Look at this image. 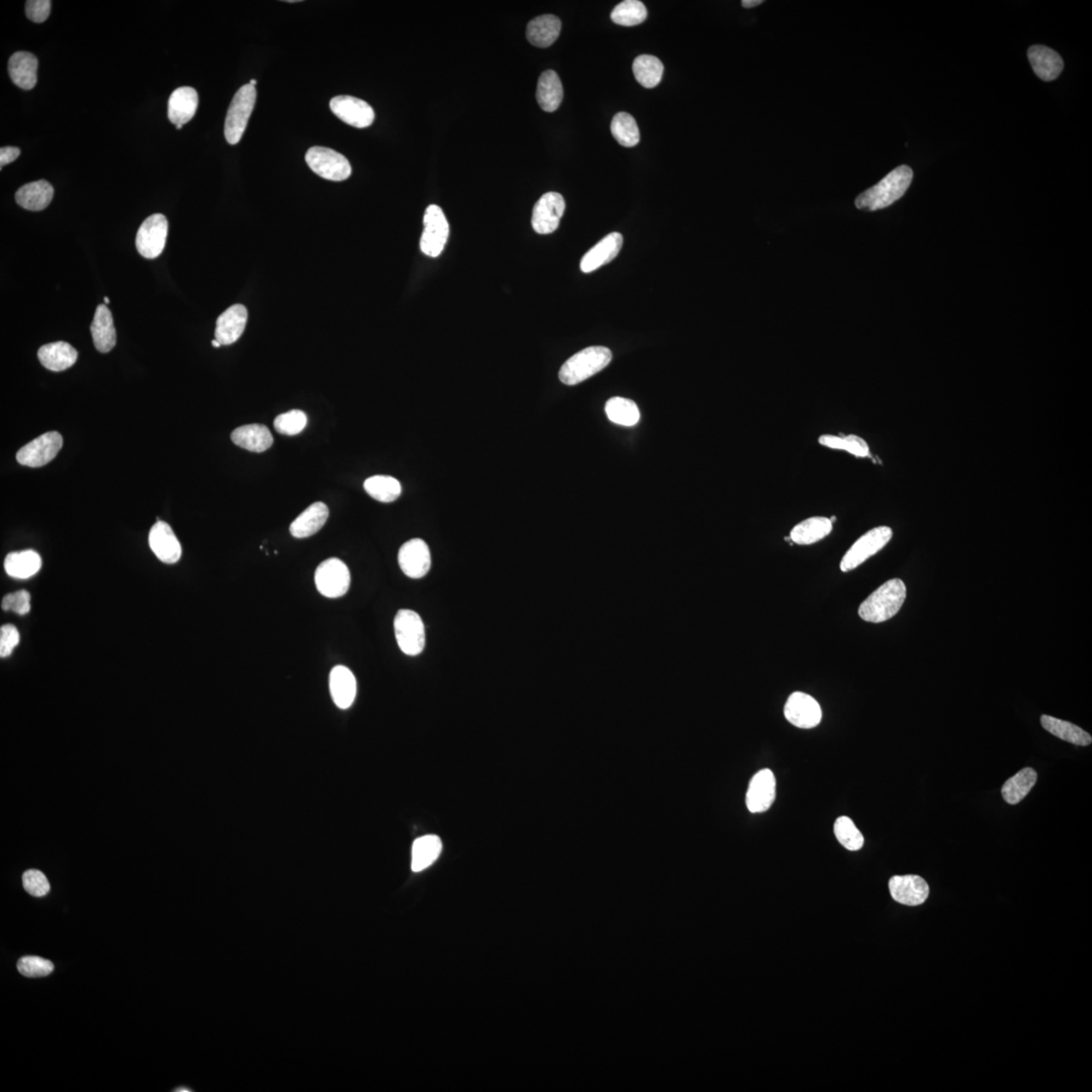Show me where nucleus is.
<instances>
[{"instance_id": "f257e3e1", "label": "nucleus", "mask_w": 1092, "mask_h": 1092, "mask_svg": "<svg viewBox=\"0 0 1092 1092\" xmlns=\"http://www.w3.org/2000/svg\"><path fill=\"white\" fill-rule=\"evenodd\" d=\"M913 179L912 168L907 165H901L887 174L871 189L861 193L857 197L856 207L868 212L889 207L903 197L912 185Z\"/></svg>"}, {"instance_id": "f03ea898", "label": "nucleus", "mask_w": 1092, "mask_h": 1092, "mask_svg": "<svg viewBox=\"0 0 1092 1092\" xmlns=\"http://www.w3.org/2000/svg\"><path fill=\"white\" fill-rule=\"evenodd\" d=\"M906 598V584L901 579H889L862 603L858 616L867 622H887L901 610Z\"/></svg>"}, {"instance_id": "7ed1b4c3", "label": "nucleus", "mask_w": 1092, "mask_h": 1092, "mask_svg": "<svg viewBox=\"0 0 1092 1092\" xmlns=\"http://www.w3.org/2000/svg\"><path fill=\"white\" fill-rule=\"evenodd\" d=\"M612 360V352L604 346L588 347L573 355L561 367L559 377L562 384L574 385L593 377Z\"/></svg>"}, {"instance_id": "20e7f679", "label": "nucleus", "mask_w": 1092, "mask_h": 1092, "mask_svg": "<svg viewBox=\"0 0 1092 1092\" xmlns=\"http://www.w3.org/2000/svg\"><path fill=\"white\" fill-rule=\"evenodd\" d=\"M256 89L248 83L239 89L232 100L225 121V136L228 143L236 145L246 132L250 116L256 104Z\"/></svg>"}, {"instance_id": "39448f33", "label": "nucleus", "mask_w": 1092, "mask_h": 1092, "mask_svg": "<svg viewBox=\"0 0 1092 1092\" xmlns=\"http://www.w3.org/2000/svg\"><path fill=\"white\" fill-rule=\"evenodd\" d=\"M893 537L892 529L889 526H879L864 533L846 551L840 561V571L844 573L854 571L870 557L878 554L885 548Z\"/></svg>"}, {"instance_id": "423d86ee", "label": "nucleus", "mask_w": 1092, "mask_h": 1092, "mask_svg": "<svg viewBox=\"0 0 1092 1092\" xmlns=\"http://www.w3.org/2000/svg\"><path fill=\"white\" fill-rule=\"evenodd\" d=\"M395 635L400 650L407 656H418L425 647L426 635L422 618L409 610L397 613L394 622Z\"/></svg>"}, {"instance_id": "0eeeda50", "label": "nucleus", "mask_w": 1092, "mask_h": 1092, "mask_svg": "<svg viewBox=\"0 0 1092 1092\" xmlns=\"http://www.w3.org/2000/svg\"><path fill=\"white\" fill-rule=\"evenodd\" d=\"M306 161L312 172L322 179L343 181L351 175V165L347 158L330 148H310L306 155Z\"/></svg>"}, {"instance_id": "6e6552de", "label": "nucleus", "mask_w": 1092, "mask_h": 1092, "mask_svg": "<svg viewBox=\"0 0 1092 1092\" xmlns=\"http://www.w3.org/2000/svg\"><path fill=\"white\" fill-rule=\"evenodd\" d=\"M350 572L343 561L332 557L317 567L315 583L318 593L326 598H340L350 587Z\"/></svg>"}, {"instance_id": "1a4fd4ad", "label": "nucleus", "mask_w": 1092, "mask_h": 1092, "mask_svg": "<svg viewBox=\"0 0 1092 1092\" xmlns=\"http://www.w3.org/2000/svg\"><path fill=\"white\" fill-rule=\"evenodd\" d=\"M424 231L421 236L420 248L430 258L440 256L445 249L449 236V225L440 207L431 204L425 210Z\"/></svg>"}, {"instance_id": "9d476101", "label": "nucleus", "mask_w": 1092, "mask_h": 1092, "mask_svg": "<svg viewBox=\"0 0 1092 1092\" xmlns=\"http://www.w3.org/2000/svg\"><path fill=\"white\" fill-rule=\"evenodd\" d=\"M168 235V221L162 214L148 217L136 236V247L147 259H155L163 252Z\"/></svg>"}, {"instance_id": "9b49d317", "label": "nucleus", "mask_w": 1092, "mask_h": 1092, "mask_svg": "<svg viewBox=\"0 0 1092 1092\" xmlns=\"http://www.w3.org/2000/svg\"><path fill=\"white\" fill-rule=\"evenodd\" d=\"M64 446V438L58 432H48L21 448L16 459L28 468H41L56 458Z\"/></svg>"}, {"instance_id": "f8f14e48", "label": "nucleus", "mask_w": 1092, "mask_h": 1092, "mask_svg": "<svg viewBox=\"0 0 1092 1092\" xmlns=\"http://www.w3.org/2000/svg\"><path fill=\"white\" fill-rule=\"evenodd\" d=\"M565 209V198L561 193L555 191L545 193L533 208L531 223L534 231L542 235L554 233L560 226Z\"/></svg>"}, {"instance_id": "ddd939ff", "label": "nucleus", "mask_w": 1092, "mask_h": 1092, "mask_svg": "<svg viewBox=\"0 0 1092 1092\" xmlns=\"http://www.w3.org/2000/svg\"><path fill=\"white\" fill-rule=\"evenodd\" d=\"M784 715L796 727L810 730L821 724V705L809 694L795 692L790 695L784 707Z\"/></svg>"}, {"instance_id": "4468645a", "label": "nucleus", "mask_w": 1092, "mask_h": 1092, "mask_svg": "<svg viewBox=\"0 0 1092 1092\" xmlns=\"http://www.w3.org/2000/svg\"><path fill=\"white\" fill-rule=\"evenodd\" d=\"M330 109L341 121L358 129L367 128L374 121L373 107L355 96H337L330 101Z\"/></svg>"}, {"instance_id": "2eb2a0df", "label": "nucleus", "mask_w": 1092, "mask_h": 1092, "mask_svg": "<svg viewBox=\"0 0 1092 1092\" xmlns=\"http://www.w3.org/2000/svg\"><path fill=\"white\" fill-rule=\"evenodd\" d=\"M397 560L402 572L409 578L421 579L430 571V549L422 539L415 538L403 543Z\"/></svg>"}, {"instance_id": "dca6fc26", "label": "nucleus", "mask_w": 1092, "mask_h": 1092, "mask_svg": "<svg viewBox=\"0 0 1092 1092\" xmlns=\"http://www.w3.org/2000/svg\"><path fill=\"white\" fill-rule=\"evenodd\" d=\"M890 895L896 902L918 907L928 900L930 887L917 875L895 876L889 880Z\"/></svg>"}, {"instance_id": "f3484780", "label": "nucleus", "mask_w": 1092, "mask_h": 1092, "mask_svg": "<svg viewBox=\"0 0 1092 1092\" xmlns=\"http://www.w3.org/2000/svg\"><path fill=\"white\" fill-rule=\"evenodd\" d=\"M776 798V778L769 769L755 774L749 785L747 806L752 813H761L770 809Z\"/></svg>"}, {"instance_id": "a211bd4d", "label": "nucleus", "mask_w": 1092, "mask_h": 1092, "mask_svg": "<svg viewBox=\"0 0 1092 1092\" xmlns=\"http://www.w3.org/2000/svg\"><path fill=\"white\" fill-rule=\"evenodd\" d=\"M150 548L164 564L173 565L180 560L182 549L179 540L167 523L158 521L149 533Z\"/></svg>"}, {"instance_id": "6ab92c4d", "label": "nucleus", "mask_w": 1092, "mask_h": 1092, "mask_svg": "<svg viewBox=\"0 0 1092 1092\" xmlns=\"http://www.w3.org/2000/svg\"><path fill=\"white\" fill-rule=\"evenodd\" d=\"M248 320V312L243 305H234L226 310L217 320L215 339L221 345H231L242 337Z\"/></svg>"}, {"instance_id": "aec40b11", "label": "nucleus", "mask_w": 1092, "mask_h": 1092, "mask_svg": "<svg viewBox=\"0 0 1092 1092\" xmlns=\"http://www.w3.org/2000/svg\"><path fill=\"white\" fill-rule=\"evenodd\" d=\"M622 244L623 237L617 232H613L603 238L597 246L584 255L579 265L581 270L585 273L593 272L601 266L611 263L620 252Z\"/></svg>"}, {"instance_id": "412c9836", "label": "nucleus", "mask_w": 1092, "mask_h": 1092, "mask_svg": "<svg viewBox=\"0 0 1092 1092\" xmlns=\"http://www.w3.org/2000/svg\"><path fill=\"white\" fill-rule=\"evenodd\" d=\"M330 693L335 705L340 709H349L356 697L357 685L354 673L344 665L335 667L329 678Z\"/></svg>"}, {"instance_id": "4be33fe9", "label": "nucleus", "mask_w": 1092, "mask_h": 1092, "mask_svg": "<svg viewBox=\"0 0 1092 1092\" xmlns=\"http://www.w3.org/2000/svg\"><path fill=\"white\" fill-rule=\"evenodd\" d=\"M198 106V94L195 88L184 87L175 89L168 101V118L175 126H184L195 117Z\"/></svg>"}, {"instance_id": "5701e85b", "label": "nucleus", "mask_w": 1092, "mask_h": 1092, "mask_svg": "<svg viewBox=\"0 0 1092 1092\" xmlns=\"http://www.w3.org/2000/svg\"><path fill=\"white\" fill-rule=\"evenodd\" d=\"M1028 57L1034 73L1044 82L1054 81L1065 66L1059 54L1042 45L1032 46L1028 51Z\"/></svg>"}, {"instance_id": "b1692460", "label": "nucleus", "mask_w": 1092, "mask_h": 1092, "mask_svg": "<svg viewBox=\"0 0 1092 1092\" xmlns=\"http://www.w3.org/2000/svg\"><path fill=\"white\" fill-rule=\"evenodd\" d=\"M38 59L30 52H16L9 61V72L11 81L25 90L35 88L38 82Z\"/></svg>"}, {"instance_id": "393cba45", "label": "nucleus", "mask_w": 1092, "mask_h": 1092, "mask_svg": "<svg viewBox=\"0 0 1092 1092\" xmlns=\"http://www.w3.org/2000/svg\"><path fill=\"white\" fill-rule=\"evenodd\" d=\"M95 349L101 354H107L117 343V334L113 326L111 311L106 305H99L96 308L93 324L90 327Z\"/></svg>"}, {"instance_id": "a878e982", "label": "nucleus", "mask_w": 1092, "mask_h": 1092, "mask_svg": "<svg viewBox=\"0 0 1092 1092\" xmlns=\"http://www.w3.org/2000/svg\"><path fill=\"white\" fill-rule=\"evenodd\" d=\"M38 357L42 366L49 371L64 372L74 366L78 354L70 343L59 341L42 346L38 351Z\"/></svg>"}, {"instance_id": "bb28decb", "label": "nucleus", "mask_w": 1092, "mask_h": 1092, "mask_svg": "<svg viewBox=\"0 0 1092 1092\" xmlns=\"http://www.w3.org/2000/svg\"><path fill=\"white\" fill-rule=\"evenodd\" d=\"M833 527L834 523L828 517H810L795 525L789 537L795 544L810 545L828 537Z\"/></svg>"}, {"instance_id": "cd10ccee", "label": "nucleus", "mask_w": 1092, "mask_h": 1092, "mask_svg": "<svg viewBox=\"0 0 1092 1092\" xmlns=\"http://www.w3.org/2000/svg\"><path fill=\"white\" fill-rule=\"evenodd\" d=\"M329 509L326 504L316 502L306 508L295 519L289 531L295 538H306L314 536L328 520Z\"/></svg>"}, {"instance_id": "c85d7f7f", "label": "nucleus", "mask_w": 1092, "mask_h": 1092, "mask_svg": "<svg viewBox=\"0 0 1092 1092\" xmlns=\"http://www.w3.org/2000/svg\"><path fill=\"white\" fill-rule=\"evenodd\" d=\"M53 197V186L48 181L38 180L22 185L15 193V201L21 208L39 212L49 206Z\"/></svg>"}, {"instance_id": "c756f323", "label": "nucleus", "mask_w": 1092, "mask_h": 1092, "mask_svg": "<svg viewBox=\"0 0 1092 1092\" xmlns=\"http://www.w3.org/2000/svg\"><path fill=\"white\" fill-rule=\"evenodd\" d=\"M237 446L252 452H264L272 446L273 437L264 425L252 424L238 428L231 435Z\"/></svg>"}, {"instance_id": "7c9ffc66", "label": "nucleus", "mask_w": 1092, "mask_h": 1092, "mask_svg": "<svg viewBox=\"0 0 1092 1092\" xmlns=\"http://www.w3.org/2000/svg\"><path fill=\"white\" fill-rule=\"evenodd\" d=\"M561 21L553 15H540L529 22L526 30L528 41L538 48H548L560 36Z\"/></svg>"}, {"instance_id": "2f4dec72", "label": "nucleus", "mask_w": 1092, "mask_h": 1092, "mask_svg": "<svg viewBox=\"0 0 1092 1092\" xmlns=\"http://www.w3.org/2000/svg\"><path fill=\"white\" fill-rule=\"evenodd\" d=\"M537 99L538 105L544 112H553L559 109L564 99V88L559 76L554 70L545 71L540 76L537 83Z\"/></svg>"}, {"instance_id": "473e14b6", "label": "nucleus", "mask_w": 1092, "mask_h": 1092, "mask_svg": "<svg viewBox=\"0 0 1092 1092\" xmlns=\"http://www.w3.org/2000/svg\"><path fill=\"white\" fill-rule=\"evenodd\" d=\"M1040 724L1046 731L1075 746L1086 747L1092 743V737L1089 732H1086L1077 725L1065 720L1052 718L1049 715H1043L1040 718Z\"/></svg>"}, {"instance_id": "72a5a7b5", "label": "nucleus", "mask_w": 1092, "mask_h": 1092, "mask_svg": "<svg viewBox=\"0 0 1092 1092\" xmlns=\"http://www.w3.org/2000/svg\"><path fill=\"white\" fill-rule=\"evenodd\" d=\"M41 567V556L31 549L11 553L4 561L5 572L15 579H25L35 576Z\"/></svg>"}, {"instance_id": "f704fd0d", "label": "nucleus", "mask_w": 1092, "mask_h": 1092, "mask_svg": "<svg viewBox=\"0 0 1092 1092\" xmlns=\"http://www.w3.org/2000/svg\"><path fill=\"white\" fill-rule=\"evenodd\" d=\"M441 851L442 841L437 835H424L415 840L412 846L413 871L421 872L430 867L440 858Z\"/></svg>"}, {"instance_id": "c9c22d12", "label": "nucleus", "mask_w": 1092, "mask_h": 1092, "mask_svg": "<svg viewBox=\"0 0 1092 1092\" xmlns=\"http://www.w3.org/2000/svg\"><path fill=\"white\" fill-rule=\"evenodd\" d=\"M1037 772L1032 767H1025L1006 781L1001 789L1005 802L1016 805L1026 798L1037 783Z\"/></svg>"}, {"instance_id": "e433bc0d", "label": "nucleus", "mask_w": 1092, "mask_h": 1092, "mask_svg": "<svg viewBox=\"0 0 1092 1092\" xmlns=\"http://www.w3.org/2000/svg\"><path fill=\"white\" fill-rule=\"evenodd\" d=\"M633 70L637 82L646 88H653L662 82L664 64L655 56L640 55L635 58Z\"/></svg>"}, {"instance_id": "4c0bfd02", "label": "nucleus", "mask_w": 1092, "mask_h": 1092, "mask_svg": "<svg viewBox=\"0 0 1092 1092\" xmlns=\"http://www.w3.org/2000/svg\"><path fill=\"white\" fill-rule=\"evenodd\" d=\"M364 490L382 503L394 502L401 496V482L390 476H373L364 482Z\"/></svg>"}, {"instance_id": "58836bf2", "label": "nucleus", "mask_w": 1092, "mask_h": 1092, "mask_svg": "<svg viewBox=\"0 0 1092 1092\" xmlns=\"http://www.w3.org/2000/svg\"><path fill=\"white\" fill-rule=\"evenodd\" d=\"M605 411L608 418L618 425L634 426L639 423L640 413L634 401L624 397H612L607 402Z\"/></svg>"}, {"instance_id": "ea45409f", "label": "nucleus", "mask_w": 1092, "mask_h": 1092, "mask_svg": "<svg viewBox=\"0 0 1092 1092\" xmlns=\"http://www.w3.org/2000/svg\"><path fill=\"white\" fill-rule=\"evenodd\" d=\"M611 132L614 138L623 147L631 148L640 143V133L639 126H637L634 118L628 112H618L613 118Z\"/></svg>"}, {"instance_id": "a19ab883", "label": "nucleus", "mask_w": 1092, "mask_h": 1092, "mask_svg": "<svg viewBox=\"0 0 1092 1092\" xmlns=\"http://www.w3.org/2000/svg\"><path fill=\"white\" fill-rule=\"evenodd\" d=\"M647 18L646 5L639 0H625L619 3L611 13V20L616 25L634 27L642 24Z\"/></svg>"}, {"instance_id": "79ce46f5", "label": "nucleus", "mask_w": 1092, "mask_h": 1092, "mask_svg": "<svg viewBox=\"0 0 1092 1092\" xmlns=\"http://www.w3.org/2000/svg\"><path fill=\"white\" fill-rule=\"evenodd\" d=\"M834 832L840 844L846 850L855 852L864 846V837L850 817L840 816L835 821Z\"/></svg>"}, {"instance_id": "37998d69", "label": "nucleus", "mask_w": 1092, "mask_h": 1092, "mask_svg": "<svg viewBox=\"0 0 1092 1092\" xmlns=\"http://www.w3.org/2000/svg\"><path fill=\"white\" fill-rule=\"evenodd\" d=\"M306 423H308V418L305 412L300 410H292L276 418L275 428L278 434L294 436L300 434L306 428Z\"/></svg>"}, {"instance_id": "c03bdc74", "label": "nucleus", "mask_w": 1092, "mask_h": 1092, "mask_svg": "<svg viewBox=\"0 0 1092 1092\" xmlns=\"http://www.w3.org/2000/svg\"><path fill=\"white\" fill-rule=\"evenodd\" d=\"M18 970L26 977H45L52 974L54 965L51 961L37 957V956H27L20 959Z\"/></svg>"}, {"instance_id": "a18cd8bd", "label": "nucleus", "mask_w": 1092, "mask_h": 1092, "mask_svg": "<svg viewBox=\"0 0 1092 1092\" xmlns=\"http://www.w3.org/2000/svg\"><path fill=\"white\" fill-rule=\"evenodd\" d=\"M22 885L25 890L35 897H43L50 891V883L46 876L39 870H27L22 875Z\"/></svg>"}, {"instance_id": "49530a36", "label": "nucleus", "mask_w": 1092, "mask_h": 1092, "mask_svg": "<svg viewBox=\"0 0 1092 1092\" xmlns=\"http://www.w3.org/2000/svg\"><path fill=\"white\" fill-rule=\"evenodd\" d=\"M2 607L5 611H13L20 616H25L31 610V595L26 590L9 594L3 599Z\"/></svg>"}, {"instance_id": "de8ad7c7", "label": "nucleus", "mask_w": 1092, "mask_h": 1092, "mask_svg": "<svg viewBox=\"0 0 1092 1092\" xmlns=\"http://www.w3.org/2000/svg\"><path fill=\"white\" fill-rule=\"evenodd\" d=\"M20 633L14 625H3L0 628V657L8 658L19 645Z\"/></svg>"}, {"instance_id": "09e8293b", "label": "nucleus", "mask_w": 1092, "mask_h": 1092, "mask_svg": "<svg viewBox=\"0 0 1092 1092\" xmlns=\"http://www.w3.org/2000/svg\"><path fill=\"white\" fill-rule=\"evenodd\" d=\"M50 0H28L26 3V15L28 20L37 24L48 20L51 13Z\"/></svg>"}, {"instance_id": "8fccbe9b", "label": "nucleus", "mask_w": 1092, "mask_h": 1092, "mask_svg": "<svg viewBox=\"0 0 1092 1092\" xmlns=\"http://www.w3.org/2000/svg\"><path fill=\"white\" fill-rule=\"evenodd\" d=\"M847 452L857 458L870 457V447L862 437L850 434L843 437V452Z\"/></svg>"}, {"instance_id": "3c124183", "label": "nucleus", "mask_w": 1092, "mask_h": 1092, "mask_svg": "<svg viewBox=\"0 0 1092 1092\" xmlns=\"http://www.w3.org/2000/svg\"><path fill=\"white\" fill-rule=\"evenodd\" d=\"M21 155V150L18 147H3L0 149V168L9 163H13Z\"/></svg>"}, {"instance_id": "603ef678", "label": "nucleus", "mask_w": 1092, "mask_h": 1092, "mask_svg": "<svg viewBox=\"0 0 1092 1092\" xmlns=\"http://www.w3.org/2000/svg\"><path fill=\"white\" fill-rule=\"evenodd\" d=\"M819 445L834 449V451H843V437L839 435L823 434L818 438Z\"/></svg>"}, {"instance_id": "864d4df0", "label": "nucleus", "mask_w": 1092, "mask_h": 1092, "mask_svg": "<svg viewBox=\"0 0 1092 1092\" xmlns=\"http://www.w3.org/2000/svg\"><path fill=\"white\" fill-rule=\"evenodd\" d=\"M763 3L764 2H761V0H743L742 5L744 9H752L759 7V5Z\"/></svg>"}, {"instance_id": "5fc2aeb1", "label": "nucleus", "mask_w": 1092, "mask_h": 1092, "mask_svg": "<svg viewBox=\"0 0 1092 1092\" xmlns=\"http://www.w3.org/2000/svg\"><path fill=\"white\" fill-rule=\"evenodd\" d=\"M212 345L215 347V349H219V347H221V343L215 339L212 341Z\"/></svg>"}, {"instance_id": "6e6d98bb", "label": "nucleus", "mask_w": 1092, "mask_h": 1092, "mask_svg": "<svg viewBox=\"0 0 1092 1092\" xmlns=\"http://www.w3.org/2000/svg\"><path fill=\"white\" fill-rule=\"evenodd\" d=\"M250 84H252V85H253V87H255V85H256V84H258V81H256V79H252V81H250Z\"/></svg>"}, {"instance_id": "4d7b16f0", "label": "nucleus", "mask_w": 1092, "mask_h": 1092, "mask_svg": "<svg viewBox=\"0 0 1092 1092\" xmlns=\"http://www.w3.org/2000/svg\"><path fill=\"white\" fill-rule=\"evenodd\" d=\"M104 300H105V303H106V304H110V299H109V298H106H106L104 299Z\"/></svg>"}, {"instance_id": "13d9d810", "label": "nucleus", "mask_w": 1092, "mask_h": 1092, "mask_svg": "<svg viewBox=\"0 0 1092 1092\" xmlns=\"http://www.w3.org/2000/svg\"><path fill=\"white\" fill-rule=\"evenodd\" d=\"M176 1091H190V1089H176Z\"/></svg>"}]
</instances>
